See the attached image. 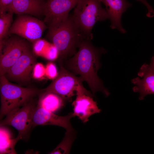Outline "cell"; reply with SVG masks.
Instances as JSON below:
<instances>
[{"instance_id":"20","label":"cell","mask_w":154,"mask_h":154,"mask_svg":"<svg viewBox=\"0 0 154 154\" xmlns=\"http://www.w3.org/2000/svg\"><path fill=\"white\" fill-rule=\"evenodd\" d=\"M33 43V49L34 52L36 54L42 57L50 44L45 40L40 38Z\"/></svg>"},{"instance_id":"9","label":"cell","mask_w":154,"mask_h":154,"mask_svg":"<svg viewBox=\"0 0 154 154\" xmlns=\"http://www.w3.org/2000/svg\"><path fill=\"white\" fill-rule=\"evenodd\" d=\"M78 0H47L44 9V22L48 27L66 20Z\"/></svg>"},{"instance_id":"4","label":"cell","mask_w":154,"mask_h":154,"mask_svg":"<svg viewBox=\"0 0 154 154\" xmlns=\"http://www.w3.org/2000/svg\"><path fill=\"white\" fill-rule=\"evenodd\" d=\"M0 118L14 109L32 99L41 91L21 87L10 82L4 75L0 76Z\"/></svg>"},{"instance_id":"17","label":"cell","mask_w":154,"mask_h":154,"mask_svg":"<svg viewBox=\"0 0 154 154\" xmlns=\"http://www.w3.org/2000/svg\"><path fill=\"white\" fill-rule=\"evenodd\" d=\"M0 132V154H16L15 146L17 142L21 139V137L18 135L16 138L11 139L9 131L2 126Z\"/></svg>"},{"instance_id":"16","label":"cell","mask_w":154,"mask_h":154,"mask_svg":"<svg viewBox=\"0 0 154 154\" xmlns=\"http://www.w3.org/2000/svg\"><path fill=\"white\" fill-rule=\"evenodd\" d=\"M37 105L52 112L57 111L64 105V100L58 95L53 93H43Z\"/></svg>"},{"instance_id":"2","label":"cell","mask_w":154,"mask_h":154,"mask_svg":"<svg viewBox=\"0 0 154 154\" xmlns=\"http://www.w3.org/2000/svg\"><path fill=\"white\" fill-rule=\"evenodd\" d=\"M48 28L47 38L57 49L61 61H65L74 55L82 40L87 38L81 33L72 15L66 20Z\"/></svg>"},{"instance_id":"15","label":"cell","mask_w":154,"mask_h":154,"mask_svg":"<svg viewBox=\"0 0 154 154\" xmlns=\"http://www.w3.org/2000/svg\"><path fill=\"white\" fill-rule=\"evenodd\" d=\"M45 3L42 0H13L7 7L5 12H11L18 15L39 16L43 14Z\"/></svg>"},{"instance_id":"12","label":"cell","mask_w":154,"mask_h":154,"mask_svg":"<svg viewBox=\"0 0 154 154\" xmlns=\"http://www.w3.org/2000/svg\"><path fill=\"white\" fill-rule=\"evenodd\" d=\"M75 100L72 103L73 107V117L77 116L84 123L89 120L92 115L100 113L96 102L93 98V95L90 93L78 92L76 94Z\"/></svg>"},{"instance_id":"14","label":"cell","mask_w":154,"mask_h":154,"mask_svg":"<svg viewBox=\"0 0 154 154\" xmlns=\"http://www.w3.org/2000/svg\"><path fill=\"white\" fill-rule=\"evenodd\" d=\"M105 6L106 10L111 22L110 27L113 29L118 30L122 33H126L125 30L121 25V19L123 13L131 4L126 0H100Z\"/></svg>"},{"instance_id":"23","label":"cell","mask_w":154,"mask_h":154,"mask_svg":"<svg viewBox=\"0 0 154 154\" xmlns=\"http://www.w3.org/2000/svg\"><path fill=\"white\" fill-rule=\"evenodd\" d=\"M58 73L55 64L49 63L45 67V76L49 79L54 80L57 76Z\"/></svg>"},{"instance_id":"27","label":"cell","mask_w":154,"mask_h":154,"mask_svg":"<svg viewBox=\"0 0 154 154\" xmlns=\"http://www.w3.org/2000/svg\"></svg>"},{"instance_id":"18","label":"cell","mask_w":154,"mask_h":154,"mask_svg":"<svg viewBox=\"0 0 154 154\" xmlns=\"http://www.w3.org/2000/svg\"><path fill=\"white\" fill-rule=\"evenodd\" d=\"M76 137L74 131H66L64 137L58 145L49 154H69Z\"/></svg>"},{"instance_id":"22","label":"cell","mask_w":154,"mask_h":154,"mask_svg":"<svg viewBox=\"0 0 154 154\" xmlns=\"http://www.w3.org/2000/svg\"><path fill=\"white\" fill-rule=\"evenodd\" d=\"M33 76L35 79H40L45 75V67L41 63H37L34 66L33 70Z\"/></svg>"},{"instance_id":"1","label":"cell","mask_w":154,"mask_h":154,"mask_svg":"<svg viewBox=\"0 0 154 154\" xmlns=\"http://www.w3.org/2000/svg\"><path fill=\"white\" fill-rule=\"evenodd\" d=\"M91 39L87 38L82 40L76 53L64 61V67L76 75H79L87 83L94 95L99 91L107 97L109 92L98 75L101 66V56L106 50L95 47Z\"/></svg>"},{"instance_id":"25","label":"cell","mask_w":154,"mask_h":154,"mask_svg":"<svg viewBox=\"0 0 154 154\" xmlns=\"http://www.w3.org/2000/svg\"><path fill=\"white\" fill-rule=\"evenodd\" d=\"M13 0H0V14L5 12L7 7L10 5Z\"/></svg>"},{"instance_id":"26","label":"cell","mask_w":154,"mask_h":154,"mask_svg":"<svg viewBox=\"0 0 154 154\" xmlns=\"http://www.w3.org/2000/svg\"><path fill=\"white\" fill-rule=\"evenodd\" d=\"M148 65L149 69L154 72V56L152 58L150 64Z\"/></svg>"},{"instance_id":"19","label":"cell","mask_w":154,"mask_h":154,"mask_svg":"<svg viewBox=\"0 0 154 154\" xmlns=\"http://www.w3.org/2000/svg\"><path fill=\"white\" fill-rule=\"evenodd\" d=\"M13 14L11 12H6L0 14V44L7 35L12 25Z\"/></svg>"},{"instance_id":"6","label":"cell","mask_w":154,"mask_h":154,"mask_svg":"<svg viewBox=\"0 0 154 154\" xmlns=\"http://www.w3.org/2000/svg\"><path fill=\"white\" fill-rule=\"evenodd\" d=\"M36 105L32 99L11 111L2 120L0 125L13 126L18 131V135L24 139L32 128V116Z\"/></svg>"},{"instance_id":"7","label":"cell","mask_w":154,"mask_h":154,"mask_svg":"<svg viewBox=\"0 0 154 154\" xmlns=\"http://www.w3.org/2000/svg\"><path fill=\"white\" fill-rule=\"evenodd\" d=\"M44 22L30 16L18 15L13 22L7 35L15 34L33 43L40 38L47 28Z\"/></svg>"},{"instance_id":"3","label":"cell","mask_w":154,"mask_h":154,"mask_svg":"<svg viewBox=\"0 0 154 154\" xmlns=\"http://www.w3.org/2000/svg\"><path fill=\"white\" fill-rule=\"evenodd\" d=\"M100 0H79L72 15L74 21L86 38L92 39V30L96 23L108 19Z\"/></svg>"},{"instance_id":"10","label":"cell","mask_w":154,"mask_h":154,"mask_svg":"<svg viewBox=\"0 0 154 154\" xmlns=\"http://www.w3.org/2000/svg\"><path fill=\"white\" fill-rule=\"evenodd\" d=\"M35 62V58L28 48L4 75L8 80L19 82H26L30 79Z\"/></svg>"},{"instance_id":"13","label":"cell","mask_w":154,"mask_h":154,"mask_svg":"<svg viewBox=\"0 0 154 154\" xmlns=\"http://www.w3.org/2000/svg\"><path fill=\"white\" fill-rule=\"evenodd\" d=\"M139 77L131 80L135 85L132 90L134 92L139 94V99L142 100L147 95L154 94V72L149 68L148 64H145L142 66L138 73Z\"/></svg>"},{"instance_id":"11","label":"cell","mask_w":154,"mask_h":154,"mask_svg":"<svg viewBox=\"0 0 154 154\" xmlns=\"http://www.w3.org/2000/svg\"><path fill=\"white\" fill-rule=\"evenodd\" d=\"M73 117L72 112L66 116H59L44 109L37 104L32 114V128L39 125H53L62 127L66 131H72L74 130L70 120Z\"/></svg>"},{"instance_id":"21","label":"cell","mask_w":154,"mask_h":154,"mask_svg":"<svg viewBox=\"0 0 154 154\" xmlns=\"http://www.w3.org/2000/svg\"><path fill=\"white\" fill-rule=\"evenodd\" d=\"M58 52L56 47L50 44L43 57L50 60H53L58 57Z\"/></svg>"},{"instance_id":"24","label":"cell","mask_w":154,"mask_h":154,"mask_svg":"<svg viewBox=\"0 0 154 154\" xmlns=\"http://www.w3.org/2000/svg\"><path fill=\"white\" fill-rule=\"evenodd\" d=\"M143 3L146 7L148 12L146 14L147 17H151L154 15V11L152 7L149 4L146 0H137Z\"/></svg>"},{"instance_id":"8","label":"cell","mask_w":154,"mask_h":154,"mask_svg":"<svg viewBox=\"0 0 154 154\" xmlns=\"http://www.w3.org/2000/svg\"><path fill=\"white\" fill-rule=\"evenodd\" d=\"M29 47L23 39L17 37L4 39L0 44V75H4Z\"/></svg>"},{"instance_id":"5","label":"cell","mask_w":154,"mask_h":154,"mask_svg":"<svg viewBox=\"0 0 154 154\" xmlns=\"http://www.w3.org/2000/svg\"><path fill=\"white\" fill-rule=\"evenodd\" d=\"M61 64L57 77L46 88L43 93H53L61 96L64 100L70 101L79 92H89L83 86V79L71 72Z\"/></svg>"}]
</instances>
